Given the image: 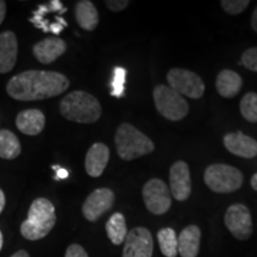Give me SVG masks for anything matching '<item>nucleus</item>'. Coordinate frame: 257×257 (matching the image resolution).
I'll return each instance as SVG.
<instances>
[{
  "label": "nucleus",
  "mask_w": 257,
  "mask_h": 257,
  "mask_svg": "<svg viewBox=\"0 0 257 257\" xmlns=\"http://www.w3.org/2000/svg\"><path fill=\"white\" fill-rule=\"evenodd\" d=\"M68 87V78L59 72L27 70L10 79L6 92L16 100L35 101L62 94Z\"/></svg>",
  "instance_id": "f257e3e1"
},
{
  "label": "nucleus",
  "mask_w": 257,
  "mask_h": 257,
  "mask_svg": "<svg viewBox=\"0 0 257 257\" xmlns=\"http://www.w3.org/2000/svg\"><path fill=\"white\" fill-rule=\"evenodd\" d=\"M56 224V212L53 202L47 198H37L31 204L27 220L21 225V233L25 239L44 238Z\"/></svg>",
  "instance_id": "f03ea898"
},
{
  "label": "nucleus",
  "mask_w": 257,
  "mask_h": 257,
  "mask_svg": "<svg viewBox=\"0 0 257 257\" xmlns=\"http://www.w3.org/2000/svg\"><path fill=\"white\" fill-rule=\"evenodd\" d=\"M60 112L67 120L92 124L100 118L101 105L94 95L85 91H74L62 99Z\"/></svg>",
  "instance_id": "7ed1b4c3"
},
{
  "label": "nucleus",
  "mask_w": 257,
  "mask_h": 257,
  "mask_svg": "<svg viewBox=\"0 0 257 257\" xmlns=\"http://www.w3.org/2000/svg\"><path fill=\"white\" fill-rule=\"evenodd\" d=\"M114 142L118 155L125 161L140 159L155 150L153 141L128 123L119 125L115 133Z\"/></svg>",
  "instance_id": "20e7f679"
},
{
  "label": "nucleus",
  "mask_w": 257,
  "mask_h": 257,
  "mask_svg": "<svg viewBox=\"0 0 257 257\" xmlns=\"http://www.w3.org/2000/svg\"><path fill=\"white\" fill-rule=\"evenodd\" d=\"M205 184L214 193H232L239 189L243 185L244 176L240 170L232 166L216 165L208 166L204 174Z\"/></svg>",
  "instance_id": "39448f33"
},
{
  "label": "nucleus",
  "mask_w": 257,
  "mask_h": 257,
  "mask_svg": "<svg viewBox=\"0 0 257 257\" xmlns=\"http://www.w3.org/2000/svg\"><path fill=\"white\" fill-rule=\"evenodd\" d=\"M154 102L159 113L166 119L178 121L188 114V102L169 86L157 85L154 88Z\"/></svg>",
  "instance_id": "423d86ee"
},
{
  "label": "nucleus",
  "mask_w": 257,
  "mask_h": 257,
  "mask_svg": "<svg viewBox=\"0 0 257 257\" xmlns=\"http://www.w3.org/2000/svg\"><path fill=\"white\" fill-rule=\"evenodd\" d=\"M169 87L182 96L200 99L205 93V85L198 74L182 68H173L167 74Z\"/></svg>",
  "instance_id": "0eeeda50"
},
{
  "label": "nucleus",
  "mask_w": 257,
  "mask_h": 257,
  "mask_svg": "<svg viewBox=\"0 0 257 257\" xmlns=\"http://www.w3.org/2000/svg\"><path fill=\"white\" fill-rule=\"evenodd\" d=\"M143 200L148 211L160 216L165 214L172 206L170 189L161 179H152L143 187Z\"/></svg>",
  "instance_id": "6e6552de"
},
{
  "label": "nucleus",
  "mask_w": 257,
  "mask_h": 257,
  "mask_svg": "<svg viewBox=\"0 0 257 257\" xmlns=\"http://www.w3.org/2000/svg\"><path fill=\"white\" fill-rule=\"evenodd\" d=\"M225 225L233 237L239 240L250 238L252 234V219L249 208L242 204H233L224 217Z\"/></svg>",
  "instance_id": "1a4fd4ad"
},
{
  "label": "nucleus",
  "mask_w": 257,
  "mask_h": 257,
  "mask_svg": "<svg viewBox=\"0 0 257 257\" xmlns=\"http://www.w3.org/2000/svg\"><path fill=\"white\" fill-rule=\"evenodd\" d=\"M154 240L147 227H135L127 232L121 257H153Z\"/></svg>",
  "instance_id": "9d476101"
},
{
  "label": "nucleus",
  "mask_w": 257,
  "mask_h": 257,
  "mask_svg": "<svg viewBox=\"0 0 257 257\" xmlns=\"http://www.w3.org/2000/svg\"><path fill=\"white\" fill-rule=\"evenodd\" d=\"M114 204V193L110 188H98L88 195L82 205V213L89 221H95Z\"/></svg>",
  "instance_id": "9b49d317"
},
{
  "label": "nucleus",
  "mask_w": 257,
  "mask_h": 257,
  "mask_svg": "<svg viewBox=\"0 0 257 257\" xmlns=\"http://www.w3.org/2000/svg\"><path fill=\"white\" fill-rule=\"evenodd\" d=\"M170 194L178 201L187 200L192 192L189 167L184 161H178L170 167L169 173Z\"/></svg>",
  "instance_id": "f8f14e48"
},
{
  "label": "nucleus",
  "mask_w": 257,
  "mask_h": 257,
  "mask_svg": "<svg viewBox=\"0 0 257 257\" xmlns=\"http://www.w3.org/2000/svg\"><path fill=\"white\" fill-rule=\"evenodd\" d=\"M223 142L225 148L233 155L244 159H252L257 156V141L240 131L226 134Z\"/></svg>",
  "instance_id": "ddd939ff"
},
{
  "label": "nucleus",
  "mask_w": 257,
  "mask_h": 257,
  "mask_svg": "<svg viewBox=\"0 0 257 257\" xmlns=\"http://www.w3.org/2000/svg\"><path fill=\"white\" fill-rule=\"evenodd\" d=\"M67 50V44L60 37H48L37 42L32 48V53L38 62L43 64L53 63Z\"/></svg>",
  "instance_id": "4468645a"
},
{
  "label": "nucleus",
  "mask_w": 257,
  "mask_h": 257,
  "mask_svg": "<svg viewBox=\"0 0 257 257\" xmlns=\"http://www.w3.org/2000/svg\"><path fill=\"white\" fill-rule=\"evenodd\" d=\"M18 41L15 32L4 31L0 34V73L11 72L17 63Z\"/></svg>",
  "instance_id": "2eb2a0df"
},
{
  "label": "nucleus",
  "mask_w": 257,
  "mask_h": 257,
  "mask_svg": "<svg viewBox=\"0 0 257 257\" xmlns=\"http://www.w3.org/2000/svg\"><path fill=\"white\" fill-rule=\"evenodd\" d=\"M110 160V149L104 143H94L89 148L85 159L86 173L92 178H99Z\"/></svg>",
  "instance_id": "dca6fc26"
},
{
  "label": "nucleus",
  "mask_w": 257,
  "mask_h": 257,
  "mask_svg": "<svg viewBox=\"0 0 257 257\" xmlns=\"http://www.w3.org/2000/svg\"><path fill=\"white\" fill-rule=\"evenodd\" d=\"M18 130L28 136H36L43 131L46 126V115L40 110L30 108L19 112L16 118Z\"/></svg>",
  "instance_id": "f3484780"
},
{
  "label": "nucleus",
  "mask_w": 257,
  "mask_h": 257,
  "mask_svg": "<svg viewBox=\"0 0 257 257\" xmlns=\"http://www.w3.org/2000/svg\"><path fill=\"white\" fill-rule=\"evenodd\" d=\"M201 231L197 225H189L178 237V253L181 257H197L200 249Z\"/></svg>",
  "instance_id": "a211bd4d"
},
{
  "label": "nucleus",
  "mask_w": 257,
  "mask_h": 257,
  "mask_svg": "<svg viewBox=\"0 0 257 257\" xmlns=\"http://www.w3.org/2000/svg\"><path fill=\"white\" fill-rule=\"evenodd\" d=\"M243 86V80L236 72L224 69L218 74L216 87L223 98H233L238 94Z\"/></svg>",
  "instance_id": "6ab92c4d"
},
{
  "label": "nucleus",
  "mask_w": 257,
  "mask_h": 257,
  "mask_svg": "<svg viewBox=\"0 0 257 257\" xmlns=\"http://www.w3.org/2000/svg\"><path fill=\"white\" fill-rule=\"evenodd\" d=\"M75 19L79 27L86 31H92L99 24V14L94 4L89 0H81L75 5Z\"/></svg>",
  "instance_id": "aec40b11"
},
{
  "label": "nucleus",
  "mask_w": 257,
  "mask_h": 257,
  "mask_svg": "<svg viewBox=\"0 0 257 257\" xmlns=\"http://www.w3.org/2000/svg\"><path fill=\"white\" fill-rule=\"evenodd\" d=\"M106 232H107L108 238L114 245H120L124 243L125 238H126L127 229L123 214L119 212L112 214L106 223Z\"/></svg>",
  "instance_id": "412c9836"
},
{
  "label": "nucleus",
  "mask_w": 257,
  "mask_h": 257,
  "mask_svg": "<svg viewBox=\"0 0 257 257\" xmlns=\"http://www.w3.org/2000/svg\"><path fill=\"white\" fill-rule=\"evenodd\" d=\"M22 152L18 137L10 130H0V157L15 160Z\"/></svg>",
  "instance_id": "4be33fe9"
},
{
  "label": "nucleus",
  "mask_w": 257,
  "mask_h": 257,
  "mask_svg": "<svg viewBox=\"0 0 257 257\" xmlns=\"http://www.w3.org/2000/svg\"><path fill=\"white\" fill-rule=\"evenodd\" d=\"M157 240L161 251L166 257H176L178 253V236L174 229L165 227L157 233Z\"/></svg>",
  "instance_id": "5701e85b"
},
{
  "label": "nucleus",
  "mask_w": 257,
  "mask_h": 257,
  "mask_svg": "<svg viewBox=\"0 0 257 257\" xmlns=\"http://www.w3.org/2000/svg\"><path fill=\"white\" fill-rule=\"evenodd\" d=\"M240 114L250 123H257V93L249 92L240 100Z\"/></svg>",
  "instance_id": "b1692460"
},
{
  "label": "nucleus",
  "mask_w": 257,
  "mask_h": 257,
  "mask_svg": "<svg viewBox=\"0 0 257 257\" xmlns=\"http://www.w3.org/2000/svg\"><path fill=\"white\" fill-rule=\"evenodd\" d=\"M125 76H126V70L121 67H117L114 68V73H113V79H112V92L111 94L117 96L123 95L124 93V83H125Z\"/></svg>",
  "instance_id": "393cba45"
},
{
  "label": "nucleus",
  "mask_w": 257,
  "mask_h": 257,
  "mask_svg": "<svg viewBox=\"0 0 257 257\" xmlns=\"http://www.w3.org/2000/svg\"><path fill=\"white\" fill-rule=\"evenodd\" d=\"M249 4V0H223V2H220L224 11L232 16L242 14L244 10L248 8Z\"/></svg>",
  "instance_id": "a878e982"
},
{
  "label": "nucleus",
  "mask_w": 257,
  "mask_h": 257,
  "mask_svg": "<svg viewBox=\"0 0 257 257\" xmlns=\"http://www.w3.org/2000/svg\"><path fill=\"white\" fill-rule=\"evenodd\" d=\"M240 63L246 69L257 73V47L250 48V49L244 51L242 55V62Z\"/></svg>",
  "instance_id": "bb28decb"
},
{
  "label": "nucleus",
  "mask_w": 257,
  "mask_h": 257,
  "mask_svg": "<svg viewBox=\"0 0 257 257\" xmlns=\"http://www.w3.org/2000/svg\"><path fill=\"white\" fill-rule=\"evenodd\" d=\"M64 257H88V253L79 244H72L67 248Z\"/></svg>",
  "instance_id": "cd10ccee"
},
{
  "label": "nucleus",
  "mask_w": 257,
  "mask_h": 257,
  "mask_svg": "<svg viewBox=\"0 0 257 257\" xmlns=\"http://www.w3.org/2000/svg\"><path fill=\"white\" fill-rule=\"evenodd\" d=\"M128 4L130 3L127 0H108V2L105 3V5L113 12L123 11V10L127 8Z\"/></svg>",
  "instance_id": "c85d7f7f"
},
{
  "label": "nucleus",
  "mask_w": 257,
  "mask_h": 257,
  "mask_svg": "<svg viewBox=\"0 0 257 257\" xmlns=\"http://www.w3.org/2000/svg\"><path fill=\"white\" fill-rule=\"evenodd\" d=\"M53 168L56 170V179H66L68 176V172L66 169L59 168L57 166H54Z\"/></svg>",
  "instance_id": "c756f323"
},
{
  "label": "nucleus",
  "mask_w": 257,
  "mask_h": 257,
  "mask_svg": "<svg viewBox=\"0 0 257 257\" xmlns=\"http://www.w3.org/2000/svg\"><path fill=\"white\" fill-rule=\"evenodd\" d=\"M6 16V3L4 0H0V24L4 22Z\"/></svg>",
  "instance_id": "7c9ffc66"
},
{
  "label": "nucleus",
  "mask_w": 257,
  "mask_h": 257,
  "mask_svg": "<svg viewBox=\"0 0 257 257\" xmlns=\"http://www.w3.org/2000/svg\"><path fill=\"white\" fill-rule=\"evenodd\" d=\"M251 27L253 29V31L257 32V6H256V9L253 10V12L251 15Z\"/></svg>",
  "instance_id": "2f4dec72"
},
{
  "label": "nucleus",
  "mask_w": 257,
  "mask_h": 257,
  "mask_svg": "<svg viewBox=\"0 0 257 257\" xmlns=\"http://www.w3.org/2000/svg\"><path fill=\"white\" fill-rule=\"evenodd\" d=\"M5 204H6V199H5V194L4 192L0 189V213H2L3 210H4L5 207Z\"/></svg>",
  "instance_id": "473e14b6"
},
{
  "label": "nucleus",
  "mask_w": 257,
  "mask_h": 257,
  "mask_svg": "<svg viewBox=\"0 0 257 257\" xmlns=\"http://www.w3.org/2000/svg\"><path fill=\"white\" fill-rule=\"evenodd\" d=\"M11 257H30V256H29L28 251H25V250H19V251L14 253Z\"/></svg>",
  "instance_id": "72a5a7b5"
},
{
  "label": "nucleus",
  "mask_w": 257,
  "mask_h": 257,
  "mask_svg": "<svg viewBox=\"0 0 257 257\" xmlns=\"http://www.w3.org/2000/svg\"><path fill=\"white\" fill-rule=\"evenodd\" d=\"M250 184H251V187L255 189V191H257V173L252 175L251 180H250Z\"/></svg>",
  "instance_id": "f704fd0d"
},
{
  "label": "nucleus",
  "mask_w": 257,
  "mask_h": 257,
  "mask_svg": "<svg viewBox=\"0 0 257 257\" xmlns=\"http://www.w3.org/2000/svg\"><path fill=\"white\" fill-rule=\"evenodd\" d=\"M3 248V233L2 231H0V250H2Z\"/></svg>",
  "instance_id": "c9c22d12"
}]
</instances>
